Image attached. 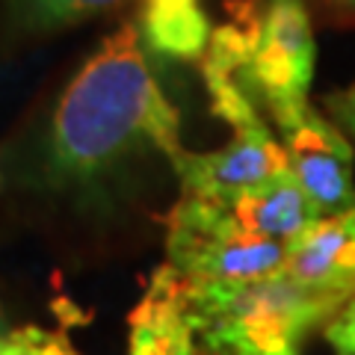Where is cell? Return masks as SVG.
Here are the masks:
<instances>
[{"label": "cell", "mask_w": 355, "mask_h": 355, "mask_svg": "<svg viewBox=\"0 0 355 355\" xmlns=\"http://www.w3.org/2000/svg\"><path fill=\"white\" fill-rule=\"evenodd\" d=\"M329 104L335 110V116L352 130V137H355V86H349L347 92H340V95H331Z\"/></svg>", "instance_id": "obj_14"}, {"label": "cell", "mask_w": 355, "mask_h": 355, "mask_svg": "<svg viewBox=\"0 0 355 355\" xmlns=\"http://www.w3.org/2000/svg\"><path fill=\"white\" fill-rule=\"evenodd\" d=\"M181 181V196H202V198H234L246 190H254L275 175L291 172L284 146L272 137L266 121L249 130L234 133L225 148L210 154L184 151L172 163Z\"/></svg>", "instance_id": "obj_5"}, {"label": "cell", "mask_w": 355, "mask_h": 355, "mask_svg": "<svg viewBox=\"0 0 355 355\" xmlns=\"http://www.w3.org/2000/svg\"><path fill=\"white\" fill-rule=\"evenodd\" d=\"M184 311L198 355H302L305 340L347 305L275 272L252 282H193L184 275Z\"/></svg>", "instance_id": "obj_2"}, {"label": "cell", "mask_w": 355, "mask_h": 355, "mask_svg": "<svg viewBox=\"0 0 355 355\" xmlns=\"http://www.w3.org/2000/svg\"><path fill=\"white\" fill-rule=\"evenodd\" d=\"M142 42L172 60H202L214 39L198 0H142Z\"/></svg>", "instance_id": "obj_10"}, {"label": "cell", "mask_w": 355, "mask_h": 355, "mask_svg": "<svg viewBox=\"0 0 355 355\" xmlns=\"http://www.w3.org/2000/svg\"><path fill=\"white\" fill-rule=\"evenodd\" d=\"M0 355H80L65 335L36 326L0 331Z\"/></svg>", "instance_id": "obj_12"}, {"label": "cell", "mask_w": 355, "mask_h": 355, "mask_svg": "<svg viewBox=\"0 0 355 355\" xmlns=\"http://www.w3.org/2000/svg\"><path fill=\"white\" fill-rule=\"evenodd\" d=\"M146 154H184L178 113L142 51L137 24H121L65 83L27 163V184L74 205H110V193Z\"/></svg>", "instance_id": "obj_1"}, {"label": "cell", "mask_w": 355, "mask_h": 355, "mask_svg": "<svg viewBox=\"0 0 355 355\" xmlns=\"http://www.w3.org/2000/svg\"><path fill=\"white\" fill-rule=\"evenodd\" d=\"M119 3L121 0H3L0 18H3L6 36L39 39L57 30H69Z\"/></svg>", "instance_id": "obj_11"}, {"label": "cell", "mask_w": 355, "mask_h": 355, "mask_svg": "<svg viewBox=\"0 0 355 355\" xmlns=\"http://www.w3.org/2000/svg\"><path fill=\"white\" fill-rule=\"evenodd\" d=\"M282 272L305 287L349 299L355 293V207L338 216H320L287 243Z\"/></svg>", "instance_id": "obj_7"}, {"label": "cell", "mask_w": 355, "mask_h": 355, "mask_svg": "<svg viewBox=\"0 0 355 355\" xmlns=\"http://www.w3.org/2000/svg\"><path fill=\"white\" fill-rule=\"evenodd\" d=\"M335 3H340V6H349V9H355V0H335Z\"/></svg>", "instance_id": "obj_15"}, {"label": "cell", "mask_w": 355, "mask_h": 355, "mask_svg": "<svg viewBox=\"0 0 355 355\" xmlns=\"http://www.w3.org/2000/svg\"><path fill=\"white\" fill-rule=\"evenodd\" d=\"M287 246L252 234L222 198L181 196L169 214L166 263L193 282H252L284 270Z\"/></svg>", "instance_id": "obj_3"}, {"label": "cell", "mask_w": 355, "mask_h": 355, "mask_svg": "<svg viewBox=\"0 0 355 355\" xmlns=\"http://www.w3.org/2000/svg\"><path fill=\"white\" fill-rule=\"evenodd\" d=\"M181 287L184 275L169 263L151 275L146 296L128 317V355H198Z\"/></svg>", "instance_id": "obj_8"}, {"label": "cell", "mask_w": 355, "mask_h": 355, "mask_svg": "<svg viewBox=\"0 0 355 355\" xmlns=\"http://www.w3.org/2000/svg\"><path fill=\"white\" fill-rule=\"evenodd\" d=\"M282 146L293 178L320 216H338L355 207V157L329 119L311 107L296 125L282 130Z\"/></svg>", "instance_id": "obj_6"}, {"label": "cell", "mask_w": 355, "mask_h": 355, "mask_svg": "<svg viewBox=\"0 0 355 355\" xmlns=\"http://www.w3.org/2000/svg\"><path fill=\"white\" fill-rule=\"evenodd\" d=\"M331 355H355V293L347 299L335 320L323 329Z\"/></svg>", "instance_id": "obj_13"}, {"label": "cell", "mask_w": 355, "mask_h": 355, "mask_svg": "<svg viewBox=\"0 0 355 355\" xmlns=\"http://www.w3.org/2000/svg\"><path fill=\"white\" fill-rule=\"evenodd\" d=\"M314 62L317 42L305 0H270L258 21L243 80L279 133L311 110L308 89L314 80Z\"/></svg>", "instance_id": "obj_4"}, {"label": "cell", "mask_w": 355, "mask_h": 355, "mask_svg": "<svg viewBox=\"0 0 355 355\" xmlns=\"http://www.w3.org/2000/svg\"><path fill=\"white\" fill-rule=\"evenodd\" d=\"M237 222L252 234L275 243L296 240L308 225L320 219V210L299 187L293 172H282L254 190H246L234 198H222Z\"/></svg>", "instance_id": "obj_9"}]
</instances>
